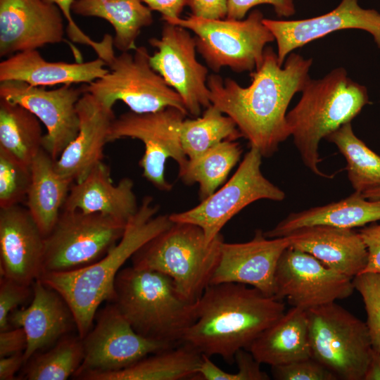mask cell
Instances as JSON below:
<instances>
[{"label": "cell", "mask_w": 380, "mask_h": 380, "mask_svg": "<svg viewBox=\"0 0 380 380\" xmlns=\"http://www.w3.org/2000/svg\"><path fill=\"white\" fill-rule=\"evenodd\" d=\"M312 63V58L292 52L282 67L273 49L265 47L262 62L250 74L249 86L209 75L210 102L234 121L251 147L262 157H270L291 136L286 110L295 94L301 92L310 79Z\"/></svg>", "instance_id": "obj_1"}, {"label": "cell", "mask_w": 380, "mask_h": 380, "mask_svg": "<svg viewBox=\"0 0 380 380\" xmlns=\"http://www.w3.org/2000/svg\"><path fill=\"white\" fill-rule=\"evenodd\" d=\"M238 283L209 284L196 302V319L182 343L202 355H219L232 364L285 312L281 300Z\"/></svg>", "instance_id": "obj_2"}, {"label": "cell", "mask_w": 380, "mask_h": 380, "mask_svg": "<svg viewBox=\"0 0 380 380\" xmlns=\"http://www.w3.org/2000/svg\"><path fill=\"white\" fill-rule=\"evenodd\" d=\"M158 210L153 198L145 196L136 214L127 222L121 239L102 258L84 267L44 272L39 277L65 300L81 338L91 329L99 305L104 301L113 300L115 280L122 266L144 244L172 224L170 215H156Z\"/></svg>", "instance_id": "obj_3"}, {"label": "cell", "mask_w": 380, "mask_h": 380, "mask_svg": "<svg viewBox=\"0 0 380 380\" xmlns=\"http://www.w3.org/2000/svg\"><path fill=\"white\" fill-rule=\"evenodd\" d=\"M112 302L136 332L179 345L196 319V302L186 299L172 279L156 270L128 267L118 273Z\"/></svg>", "instance_id": "obj_4"}, {"label": "cell", "mask_w": 380, "mask_h": 380, "mask_svg": "<svg viewBox=\"0 0 380 380\" xmlns=\"http://www.w3.org/2000/svg\"><path fill=\"white\" fill-rule=\"evenodd\" d=\"M301 92L286 114L291 135L304 165L315 175L331 178L318 167L319 143L360 113L369 103L367 88L337 68L321 79L310 78Z\"/></svg>", "instance_id": "obj_5"}, {"label": "cell", "mask_w": 380, "mask_h": 380, "mask_svg": "<svg viewBox=\"0 0 380 380\" xmlns=\"http://www.w3.org/2000/svg\"><path fill=\"white\" fill-rule=\"evenodd\" d=\"M223 241L220 234L208 243L199 227L172 222L133 255L132 266L167 275L186 299L196 303L210 284Z\"/></svg>", "instance_id": "obj_6"}, {"label": "cell", "mask_w": 380, "mask_h": 380, "mask_svg": "<svg viewBox=\"0 0 380 380\" xmlns=\"http://www.w3.org/2000/svg\"><path fill=\"white\" fill-rule=\"evenodd\" d=\"M264 18L262 13L255 9L244 20L208 19L191 14L165 22L195 34L196 50L214 72L229 67L236 72H251L262 62L266 45L274 41Z\"/></svg>", "instance_id": "obj_7"}, {"label": "cell", "mask_w": 380, "mask_h": 380, "mask_svg": "<svg viewBox=\"0 0 380 380\" xmlns=\"http://www.w3.org/2000/svg\"><path fill=\"white\" fill-rule=\"evenodd\" d=\"M306 313L311 357L338 379L363 380L372 350L366 322L335 302Z\"/></svg>", "instance_id": "obj_8"}, {"label": "cell", "mask_w": 380, "mask_h": 380, "mask_svg": "<svg viewBox=\"0 0 380 380\" xmlns=\"http://www.w3.org/2000/svg\"><path fill=\"white\" fill-rule=\"evenodd\" d=\"M145 46L137 47L133 54L121 52L106 63V75L82 85L83 91L110 108L121 101L136 113L172 107L189 115L179 94L153 70Z\"/></svg>", "instance_id": "obj_9"}, {"label": "cell", "mask_w": 380, "mask_h": 380, "mask_svg": "<svg viewBox=\"0 0 380 380\" xmlns=\"http://www.w3.org/2000/svg\"><path fill=\"white\" fill-rule=\"evenodd\" d=\"M126 224L99 213L62 210L45 237L42 274L71 271L98 261L119 241Z\"/></svg>", "instance_id": "obj_10"}, {"label": "cell", "mask_w": 380, "mask_h": 380, "mask_svg": "<svg viewBox=\"0 0 380 380\" xmlns=\"http://www.w3.org/2000/svg\"><path fill=\"white\" fill-rule=\"evenodd\" d=\"M262 158L258 149L251 147L234 174L222 187L195 207L170 214V220L199 227L207 242L211 243L224 225L249 204L261 199L283 201L285 193L261 172Z\"/></svg>", "instance_id": "obj_11"}, {"label": "cell", "mask_w": 380, "mask_h": 380, "mask_svg": "<svg viewBox=\"0 0 380 380\" xmlns=\"http://www.w3.org/2000/svg\"><path fill=\"white\" fill-rule=\"evenodd\" d=\"M186 115L172 107L149 113L129 111L115 118L108 141L123 138L141 141L145 148L139 165L143 170V177L160 191H170L172 185L165 177L166 161L173 159L179 170L188 161L180 140V127Z\"/></svg>", "instance_id": "obj_12"}, {"label": "cell", "mask_w": 380, "mask_h": 380, "mask_svg": "<svg viewBox=\"0 0 380 380\" xmlns=\"http://www.w3.org/2000/svg\"><path fill=\"white\" fill-rule=\"evenodd\" d=\"M96 316L94 328L82 338L84 359L75 379L119 371L151 354L176 346L139 334L114 303L107 305Z\"/></svg>", "instance_id": "obj_13"}, {"label": "cell", "mask_w": 380, "mask_h": 380, "mask_svg": "<svg viewBox=\"0 0 380 380\" xmlns=\"http://www.w3.org/2000/svg\"><path fill=\"white\" fill-rule=\"evenodd\" d=\"M189 30L165 22L160 39L149 44L157 49L149 62L155 71L181 96L189 114L198 117L203 108L210 104L207 84L208 68L200 63L196 44Z\"/></svg>", "instance_id": "obj_14"}, {"label": "cell", "mask_w": 380, "mask_h": 380, "mask_svg": "<svg viewBox=\"0 0 380 380\" xmlns=\"http://www.w3.org/2000/svg\"><path fill=\"white\" fill-rule=\"evenodd\" d=\"M274 284L276 298L304 310L345 299L355 290L353 279L291 246L279 258Z\"/></svg>", "instance_id": "obj_15"}, {"label": "cell", "mask_w": 380, "mask_h": 380, "mask_svg": "<svg viewBox=\"0 0 380 380\" xmlns=\"http://www.w3.org/2000/svg\"><path fill=\"white\" fill-rule=\"evenodd\" d=\"M83 93L73 84L49 90L20 81L0 82V98L23 106L43 123V148L55 160L78 133L77 103Z\"/></svg>", "instance_id": "obj_16"}, {"label": "cell", "mask_w": 380, "mask_h": 380, "mask_svg": "<svg viewBox=\"0 0 380 380\" xmlns=\"http://www.w3.org/2000/svg\"><path fill=\"white\" fill-rule=\"evenodd\" d=\"M288 236L267 238L260 229L243 243H226L220 247V258L210 284L238 283L275 296L274 276L282 253L290 246Z\"/></svg>", "instance_id": "obj_17"}, {"label": "cell", "mask_w": 380, "mask_h": 380, "mask_svg": "<svg viewBox=\"0 0 380 380\" xmlns=\"http://www.w3.org/2000/svg\"><path fill=\"white\" fill-rule=\"evenodd\" d=\"M63 18L44 0H0V56L64 41Z\"/></svg>", "instance_id": "obj_18"}, {"label": "cell", "mask_w": 380, "mask_h": 380, "mask_svg": "<svg viewBox=\"0 0 380 380\" xmlns=\"http://www.w3.org/2000/svg\"><path fill=\"white\" fill-rule=\"evenodd\" d=\"M277 46L278 62L283 65L291 51L329 33L345 29H360L370 33L380 49V13L361 8L357 0H341L324 15L296 20L263 19Z\"/></svg>", "instance_id": "obj_19"}, {"label": "cell", "mask_w": 380, "mask_h": 380, "mask_svg": "<svg viewBox=\"0 0 380 380\" xmlns=\"http://www.w3.org/2000/svg\"><path fill=\"white\" fill-rule=\"evenodd\" d=\"M45 236L27 208H0V273L31 286L41 277Z\"/></svg>", "instance_id": "obj_20"}, {"label": "cell", "mask_w": 380, "mask_h": 380, "mask_svg": "<svg viewBox=\"0 0 380 380\" xmlns=\"http://www.w3.org/2000/svg\"><path fill=\"white\" fill-rule=\"evenodd\" d=\"M80 118L75 138L55 160L56 170L74 182L83 180L104 158L105 145L115 118L113 108L84 91L77 103Z\"/></svg>", "instance_id": "obj_21"}, {"label": "cell", "mask_w": 380, "mask_h": 380, "mask_svg": "<svg viewBox=\"0 0 380 380\" xmlns=\"http://www.w3.org/2000/svg\"><path fill=\"white\" fill-rule=\"evenodd\" d=\"M33 298L27 308H16L8 316L10 325L24 329L27 343L25 364L42 349L55 344L76 327L72 312L63 298L39 279L32 284Z\"/></svg>", "instance_id": "obj_22"}, {"label": "cell", "mask_w": 380, "mask_h": 380, "mask_svg": "<svg viewBox=\"0 0 380 380\" xmlns=\"http://www.w3.org/2000/svg\"><path fill=\"white\" fill-rule=\"evenodd\" d=\"M288 236L291 248L312 255L327 267L351 279L367 265V247L353 229L315 225L300 228Z\"/></svg>", "instance_id": "obj_23"}, {"label": "cell", "mask_w": 380, "mask_h": 380, "mask_svg": "<svg viewBox=\"0 0 380 380\" xmlns=\"http://www.w3.org/2000/svg\"><path fill=\"white\" fill-rule=\"evenodd\" d=\"M134 185L129 177L115 185L110 167L102 161L83 180L72 184L62 210L99 213L127 224L139 206Z\"/></svg>", "instance_id": "obj_24"}, {"label": "cell", "mask_w": 380, "mask_h": 380, "mask_svg": "<svg viewBox=\"0 0 380 380\" xmlns=\"http://www.w3.org/2000/svg\"><path fill=\"white\" fill-rule=\"evenodd\" d=\"M106 63L98 57L87 62H50L37 49L13 54L0 63V82L20 81L32 86L89 84L108 72Z\"/></svg>", "instance_id": "obj_25"}, {"label": "cell", "mask_w": 380, "mask_h": 380, "mask_svg": "<svg viewBox=\"0 0 380 380\" xmlns=\"http://www.w3.org/2000/svg\"><path fill=\"white\" fill-rule=\"evenodd\" d=\"M377 221H380V200H369L355 191L338 201L291 213L264 234L267 238H278L305 227L327 225L353 229Z\"/></svg>", "instance_id": "obj_26"}, {"label": "cell", "mask_w": 380, "mask_h": 380, "mask_svg": "<svg viewBox=\"0 0 380 380\" xmlns=\"http://www.w3.org/2000/svg\"><path fill=\"white\" fill-rule=\"evenodd\" d=\"M247 350L260 364L271 367L310 357L306 310L292 307L263 331Z\"/></svg>", "instance_id": "obj_27"}, {"label": "cell", "mask_w": 380, "mask_h": 380, "mask_svg": "<svg viewBox=\"0 0 380 380\" xmlns=\"http://www.w3.org/2000/svg\"><path fill=\"white\" fill-rule=\"evenodd\" d=\"M26 208L46 237L53 229L74 181L56 170L55 160L42 148L30 165Z\"/></svg>", "instance_id": "obj_28"}, {"label": "cell", "mask_w": 380, "mask_h": 380, "mask_svg": "<svg viewBox=\"0 0 380 380\" xmlns=\"http://www.w3.org/2000/svg\"><path fill=\"white\" fill-rule=\"evenodd\" d=\"M202 362V354L184 343L151 354L123 369L82 375V380H179L193 379Z\"/></svg>", "instance_id": "obj_29"}, {"label": "cell", "mask_w": 380, "mask_h": 380, "mask_svg": "<svg viewBox=\"0 0 380 380\" xmlns=\"http://www.w3.org/2000/svg\"><path fill=\"white\" fill-rule=\"evenodd\" d=\"M72 11L107 20L114 29L113 46L121 52L134 50L141 29L153 23L152 11L141 0H76Z\"/></svg>", "instance_id": "obj_30"}, {"label": "cell", "mask_w": 380, "mask_h": 380, "mask_svg": "<svg viewBox=\"0 0 380 380\" xmlns=\"http://www.w3.org/2000/svg\"><path fill=\"white\" fill-rule=\"evenodd\" d=\"M40 122L27 108L0 98V148L30 166L43 148Z\"/></svg>", "instance_id": "obj_31"}, {"label": "cell", "mask_w": 380, "mask_h": 380, "mask_svg": "<svg viewBox=\"0 0 380 380\" xmlns=\"http://www.w3.org/2000/svg\"><path fill=\"white\" fill-rule=\"evenodd\" d=\"M241 153L238 142L223 141L198 156L188 159L185 167L179 170V177L186 184L197 183L202 201L224 184Z\"/></svg>", "instance_id": "obj_32"}, {"label": "cell", "mask_w": 380, "mask_h": 380, "mask_svg": "<svg viewBox=\"0 0 380 380\" xmlns=\"http://www.w3.org/2000/svg\"><path fill=\"white\" fill-rule=\"evenodd\" d=\"M334 144L346 160L348 179L356 192L380 188V156L354 133L346 123L326 138Z\"/></svg>", "instance_id": "obj_33"}, {"label": "cell", "mask_w": 380, "mask_h": 380, "mask_svg": "<svg viewBox=\"0 0 380 380\" xmlns=\"http://www.w3.org/2000/svg\"><path fill=\"white\" fill-rule=\"evenodd\" d=\"M243 137L234 121L210 104L201 117L184 120L180 127L182 149L188 159L225 141Z\"/></svg>", "instance_id": "obj_34"}, {"label": "cell", "mask_w": 380, "mask_h": 380, "mask_svg": "<svg viewBox=\"0 0 380 380\" xmlns=\"http://www.w3.org/2000/svg\"><path fill=\"white\" fill-rule=\"evenodd\" d=\"M84 359L82 338L66 335L48 351L34 357L27 367L28 380H66L75 374Z\"/></svg>", "instance_id": "obj_35"}, {"label": "cell", "mask_w": 380, "mask_h": 380, "mask_svg": "<svg viewBox=\"0 0 380 380\" xmlns=\"http://www.w3.org/2000/svg\"><path fill=\"white\" fill-rule=\"evenodd\" d=\"M30 183V166L0 148V208L25 203Z\"/></svg>", "instance_id": "obj_36"}, {"label": "cell", "mask_w": 380, "mask_h": 380, "mask_svg": "<svg viewBox=\"0 0 380 380\" xmlns=\"http://www.w3.org/2000/svg\"><path fill=\"white\" fill-rule=\"evenodd\" d=\"M353 283L365 305L372 347L380 352V274L363 272L355 277Z\"/></svg>", "instance_id": "obj_37"}, {"label": "cell", "mask_w": 380, "mask_h": 380, "mask_svg": "<svg viewBox=\"0 0 380 380\" xmlns=\"http://www.w3.org/2000/svg\"><path fill=\"white\" fill-rule=\"evenodd\" d=\"M56 5L61 11L67 21L66 32L68 37L73 42L88 45L97 53L98 57L104 61L108 59L113 53V38L106 34L101 42H96L87 35L76 24L71 14L72 6L76 0H44Z\"/></svg>", "instance_id": "obj_38"}, {"label": "cell", "mask_w": 380, "mask_h": 380, "mask_svg": "<svg viewBox=\"0 0 380 380\" xmlns=\"http://www.w3.org/2000/svg\"><path fill=\"white\" fill-rule=\"evenodd\" d=\"M271 367L272 376L277 380L338 379L331 372L312 357Z\"/></svg>", "instance_id": "obj_39"}, {"label": "cell", "mask_w": 380, "mask_h": 380, "mask_svg": "<svg viewBox=\"0 0 380 380\" xmlns=\"http://www.w3.org/2000/svg\"><path fill=\"white\" fill-rule=\"evenodd\" d=\"M30 293V286L1 276L0 331L9 329L10 313L23 304L29 298Z\"/></svg>", "instance_id": "obj_40"}, {"label": "cell", "mask_w": 380, "mask_h": 380, "mask_svg": "<svg viewBox=\"0 0 380 380\" xmlns=\"http://www.w3.org/2000/svg\"><path fill=\"white\" fill-rule=\"evenodd\" d=\"M265 4L272 5L279 17H289L295 13L293 0H227L226 18L242 20L251 8Z\"/></svg>", "instance_id": "obj_41"}, {"label": "cell", "mask_w": 380, "mask_h": 380, "mask_svg": "<svg viewBox=\"0 0 380 380\" xmlns=\"http://www.w3.org/2000/svg\"><path fill=\"white\" fill-rule=\"evenodd\" d=\"M368 252L367 265L363 272L380 274V224H372L359 230Z\"/></svg>", "instance_id": "obj_42"}, {"label": "cell", "mask_w": 380, "mask_h": 380, "mask_svg": "<svg viewBox=\"0 0 380 380\" xmlns=\"http://www.w3.org/2000/svg\"><path fill=\"white\" fill-rule=\"evenodd\" d=\"M238 371L234 380H268L269 376L261 370L260 365L251 353L246 349L239 350L235 355Z\"/></svg>", "instance_id": "obj_43"}, {"label": "cell", "mask_w": 380, "mask_h": 380, "mask_svg": "<svg viewBox=\"0 0 380 380\" xmlns=\"http://www.w3.org/2000/svg\"><path fill=\"white\" fill-rule=\"evenodd\" d=\"M27 343L26 333L22 327L0 331V357L24 353Z\"/></svg>", "instance_id": "obj_44"}, {"label": "cell", "mask_w": 380, "mask_h": 380, "mask_svg": "<svg viewBox=\"0 0 380 380\" xmlns=\"http://www.w3.org/2000/svg\"><path fill=\"white\" fill-rule=\"evenodd\" d=\"M191 14L208 19H223L227 15V0H187Z\"/></svg>", "instance_id": "obj_45"}, {"label": "cell", "mask_w": 380, "mask_h": 380, "mask_svg": "<svg viewBox=\"0 0 380 380\" xmlns=\"http://www.w3.org/2000/svg\"><path fill=\"white\" fill-rule=\"evenodd\" d=\"M153 11L162 15V20L166 21L180 18V14L187 0H141Z\"/></svg>", "instance_id": "obj_46"}, {"label": "cell", "mask_w": 380, "mask_h": 380, "mask_svg": "<svg viewBox=\"0 0 380 380\" xmlns=\"http://www.w3.org/2000/svg\"><path fill=\"white\" fill-rule=\"evenodd\" d=\"M23 364V353L0 357V379H14L15 373Z\"/></svg>", "instance_id": "obj_47"}, {"label": "cell", "mask_w": 380, "mask_h": 380, "mask_svg": "<svg viewBox=\"0 0 380 380\" xmlns=\"http://www.w3.org/2000/svg\"><path fill=\"white\" fill-rule=\"evenodd\" d=\"M363 380H380V352L372 348Z\"/></svg>", "instance_id": "obj_48"}, {"label": "cell", "mask_w": 380, "mask_h": 380, "mask_svg": "<svg viewBox=\"0 0 380 380\" xmlns=\"http://www.w3.org/2000/svg\"><path fill=\"white\" fill-rule=\"evenodd\" d=\"M362 194L369 200H380V188L365 191Z\"/></svg>", "instance_id": "obj_49"}]
</instances>
